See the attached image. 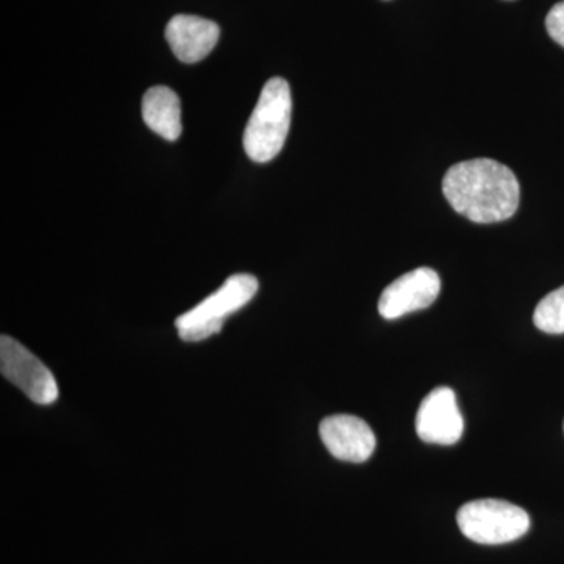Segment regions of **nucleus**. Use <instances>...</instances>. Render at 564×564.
I'll return each mask as SVG.
<instances>
[{"label":"nucleus","instance_id":"9","mask_svg":"<svg viewBox=\"0 0 564 564\" xmlns=\"http://www.w3.org/2000/svg\"><path fill=\"white\" fill-rule=\"evenodd\" d=\"M165 39L181 62L198 63L217 46L220 28L204 18L177 14L166 25Z\"/></svg>","mask_w":564,"mask_h":564},{"label":"nucleus","instance_id":"5","mask_svg":"<svg viewBox=\"0 0 564 564\" xmlns=\"http://www.w3.org/2000/svg\"><path fill=\"white\" fill-rule=\"evenodd\" d=\"M0 372L36 404L58 399L57 381L46 364L10 336L0 337Z\"/></svg>","mask_w":564,"mask_h":564},{"label":"nucleus","instance_id":"7","mask_svg":"<svg viewBox=\"0 0 564 564\" xmlns=\"http://www.w3.org/2000/svg\"><path fill=\"white\" fill-rule=\"evenodd\" d=\"M463 415L451 388L433 389L419 406L415 432L423 443L454 445L462 440Z\"/></svg>","mask_w":564,"mask_h":564},{"label":"nucleus","instance_id":"12","mask_svg":"<svg viewBox=\"0 0 564 564\" xmlns=\"http://www.w3.org/2000/svg\"><path fill=\"white\" fill-rule=\"evenodd\" d=\"M545 29L551 39L564 47V2L556 3L545 18Z\"/></svg>","mask_w":564,"mask_h":564},{"label":"nucleus","instance_id":"6","mask_svg":"<svg viewBox=\"0 0 564 564\" xmlns=\"http://www.w3.org/2000/svg\"><path fill=\"white\" fill-rule=\"evenodd\" d=\"M440 292L441 280L437 273L429 267H421L404 273L384 289L378 302V311L386 321H395L432 306Z\"/></svg>","mask_w":564,"mask_h":564},{"label":"nucleus","instance_id":"1","mask_svg":"<svg viewBox=\"0 0 564 564\" xmlns=\"http://www.w3.org/2000/svg\"><path fill=\"white\" fill-rule=\"evenodd\" d=\"M443 192L459 215L481 225L508 220L521 202L518 177L491 159L456 163L445 173Z\"/></svg>","mask_w":564,"mask_h":564},{"label":"nucleus","instance_id":"2","mask_svg":"<svg viewBox=\"0 0 564 564\" xmlns=\"http://www.w3.org/2000/svg\"><path fill=\"white\" fill-rule=\"evenodd\" d=\"M292 93L288 80L273 77L263 85L243 132V148L252 162L273 161L291 129Z\"/></svg>","mask_w":564,"mask_h":564},{"label":"nucleus","instance_id":"8","mask_svg":"<svg viewBox=\"0 0 564 564\" xmlns=\"http://www.w3.org/2000/svg\"><path fill=\"white\" fill-rule=\"evenodd\" d=\"M318 433L329 454L340 462H367L377 447L369 423L351 414H334L323 419Z\"/></svg>","mask_w":564,"mask_h":564},{"label":"nucleus","instance_id":"4","mask_svg":"<svg viewBox=\"0 0 564 564\" xmlns=\"http://www.w3.org/2000/svg\"><path fill=\"white\" fill-rule=\"evenodd\" d=\"M464 536L478 544L513 543L530 529V518L518 505L497 499L467 502L456 514Z\"/></svg>","mask_w":564,"mask_h":564},{"label":"nucleus","instance_id":"11","mask_svg":"<svg viewBox=\"0 0 564 564\" xmlns=\"http://www.w3.org/2000/svg\"><path fill=\"white\" fill-rule=\"evenodd\" d=\"M533 322L547 334H564V285L549 293L534 310Z\"/></svg>","mask_w":564,"mask_h":564},{"label":"nucleus","instance_id":"10","mask_svg":"<svg viewBox=\"0 0 564 564\" xmlns=\"http://www.w3.org/2000/svg\"><path fill=\"white\" fill-rule=\"evenodd\" d=\"M141 115L152 132L162 139L176 141L182 133V109L180 96L172 88L152 87L144 93Z\"/></svg>","mask_w":564,"mask_h":564},{"label":"nucleus","instance_id":"3","mask_svg":"<svg viewBox=\"0 0 564 564\" xmlns=\"http://www.w3.org/2000/svg\"><path fill=\"white\" fill-rule=\"evenodd\" d=\"M258 291L259 282L252 274H232L217 292L176 318L181 339L185 343H199L220 333L226 318L247 306Z\"/></svg>","mask_w":564,"mask_h":564}]
</instances>
